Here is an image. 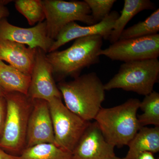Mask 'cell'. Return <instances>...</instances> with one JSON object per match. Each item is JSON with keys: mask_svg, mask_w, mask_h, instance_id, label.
Wrapping results in <instances>:
<instances>
[{"mask_svg": "<svg viewBox=\"0 0 159 159\" xmlns=\"http://www.w3.org/2000/svg\"><path fill=\"white\" fill-rule=\"evenodd\" d=\"M66 106L81 119L90 122L102 108L105 99L104 84L95 72L84 74L57 85Z\"/></svg>", "mask_w": 159, "mask_h": 159, "instance_id": "cell-1", "label": "cell"}, {"mask_svg": "<svg viewBox=\"0 0 159 159\" xmlns=\"http://www.w3.org/2000/svg\"><path fill=\"white\" fill-rule=\"evenodd\" d=\"M102 40L100 35L80 38L68 48L47 54L53 75L60 81L67 77L74 78L80 76L84 69L99 63Z\"/></svg>", "mask_w": 159, "mask_h": 159, "instance_id": "cell-2", "label": "cell"}, {"mask_svg": "<svg viewBox=\"0 0 159 159\" xmlns=\"http://www.w3.org/2000/svg\"><path fill=\"white\" fill-rule=\"evenodd\" d=\"M141 101L130 98L110 108H101L94 120L106 141L115 147L128 145L140 129L137 112Z\"/></svg>", "mask_w": 159, "mask_h": 159, "instance_id": "cell-3", "label": "cell"}, {"mask_svg": "<svg viewBox=\"0 0 159 159\" xmlns=\"http://www.w3.org/2000/svg\"><path fill=\"white\" fill-rule=\"evenodd\" d=\"M7 102L6 121L0 138V148L7 153L19 156L26 148L28 122L33 100L17 92L5 93Z\"/></svg>", "mask_w": 159, "mask_h": 159, "instance_id": "cell-4", "label": "cell"}, {"mask_svg": "<svg viewBox=\"0 0 159 159\" xmlns=\"http://www.w3.org/2000/svg\"><path fill=\"white\" fill-rule=\"evenodd\" d=\"M159 76L158 58L124 62L118 73L104 84V89H122L145 96L154 91Z\"/></svg>", "mask_w": 159, "mask_h": 159, "instance_id": "cell-5", "label": "cell"}, {"mask_svg": "<svg viewBox=\"0 0 159 159\" xmlns=\"http://www.w3.org/2000/svg\"><path fill=\"white\" fill-rule=\"evenodd\" d=\"M48 102L54 129V144L72 153L90 122L70 111L61 98L54 97Z\"/></svg>", "mask_w": 159, "mask_h": 159, "instance_id": "cell-6", "label": "cell"}, {"mask_svg": "<svg viewBox=\"0 0 159 159\" xmlns=\"http://www.w3.org/2000/svg\"><path fill=\"white\" fill-rule=\"evenodd\" d=\"M42 3L48 36L54 41L60 31L73 22L78 21L89 26L96 24L84 1L43 0Z\"/></svg>", "mask_w": 159, "mask_h": 159, "instance_id": "cell-7", "label": "cell"}, {"mask_svg": "<svg viewBox=\"0 0 159 159\" xmlns=\"http://www.w3.org/2000/svg\"><path fill=\"white\" fill-rule=\"evenodd\" d=\"M99 54L124 62L158 58L159 34L118 40L107 48L102 49Z\"/></svg>", "mask_w": 159, "mask_h": 159, "instance_id": "cell-8", "label": "cell"}, {"mask_svg": "<svg viewBox=\"0 0 159 159\" xmlns=\"http://www.w3.org/2000/svg\"><path fill=\"white\" fill-rule=\"evenodd\" d=\"M31 77L28 96L32 100L48 101L54 97H62L54 81L52 66L47 59V54L41 49H36Z\"/></svg>", "mask_w": 159, "mask_h": 159, "instance_id": "cell-9", "label": "cell"}, {"mask_svg": "<svg viewBox=\"0 0 159 159\" xmlns=\"http://www.w3.org/2000/svg\"><path fill=\"white\" fill-rule=\"evenodd\" d=\"M0 40H8L31 48H39L46 54L49 53L54 41L48 36L45 21L26 29L11 25L7 18L0 21Z\"/></svg>", "mask_w": 159, "mask_h": 159, "instance_id": "cell-10", "label": "cell"}, {"mask_svg": "<svg viewBox=\"0 0 159 159\" xmlns=\"http://www.w3.org/2000/svg\"><path fill=\"white\" fill-rule=\"evenodd\" d=\"M54 142L48 102L43 99H34L28 122L25 148L44 143H54Z\"/></svg>", "mask_w": 159, "mask_h": 159, "instance_id": "cell-11", "label": "cell"}, {"mask_svg": "<svg viewBox=\"0 0 159 159\" xmlns=\"http://www.w3.org/2000/svg\"><path fill=\"white\" fill-rule=\"evenodd\" d=\"M115 148L106 141L95 121L90 122L72 154L73 159H113Z\"/></svg>", "mask_w": 159, "mask_h": 159, "instance_id": "cell-12", "label": "cell"}, {"mask_svg": "<svg viewBox=\"0 0 159 159\" xmlns=\"http://www.w3.org/2000/svg\"><path fill=\"white\" fill-rule=\"evenodd\" d=\"M119 16L118 11H111L109 15L100 22L88 26H80L75 22L70 23L59 32L49 53L57 51L69 42L80 38L100 35L103 39L109 40L114 24Z\"/></svg>", "mask_w": 159, "mask_h": 159, "instance_id": "cell-13", "label": "cell"}, {"mask_svg": "<svg viewBox=\"0 0 159 159\" xmlns=\"http://www.w3.org/2000/svg\"><path fill=\"white\" fill-rule=\"evenodd\" d=\"M36 49L8 40H0V60L8 62L22 73L31 76Z\"/></svg>", "mask_w": 159, "mask_h": 159, "instance_id": "cell-14", "label": "cell"}, {"mask_svg": "<svg viewBox=\"0 0 159 159\" xmlns=\"http://www.w3.org/2000/svg\"><path fill=\"white\" fill-rule=\"evenodd\" d=\"M129 150L125 159H134L145 152L152 153L159 151V126L142 127L128 145Z\"/></svg>", "mask_w": 159, "mask_h": 159, "instance_id": "cell-15", "label": "cell"}, {"mask_svg": "<svg viewBox=\"0 0 159 159\" xmlns=\"http://www.w3.org/2000/svg\"><path fill=\"white\" fill-rule=\"evenodd\" d=\"M31 76L0 60V87L5 93L17 92L28 95Z\"/></svg>", "mask_w": 159, "mask_h": 159, "instance_id": "cell-16", "label": "cell"}, {"mask_svg": "<svg viewBox=\"0 0 159 159\" xmlns=\"http://www.w3.org/2000/svg\"><path fill=\"white\" fill-rule=\"evenodd\" d=\"M155 8L154 4L149 0H125L121 15L115 22L109 39L111 43L119 39L125 26L136 15L144 10H152Z\"/></svg>", "mask_w": 159, "mask_h": 159, "instance_id": "cell-17", "label": "cell"}, {"mask_svg": "<svg viewBox=\"0 0 159 159\" xmlns=\"http://www.w3.org/2000/svg\"><path fill=\"white\" fill-rule=\"evenodd\" d=\"M18 159H73L72 153L54 143H44L25 148Z\"/></svg>", "mask_w": 159, "mask_h": 159, "instance_id": "cell-18", "label": "cell"}, {"mask_svg": "<svg viewBox=\"0 0 159 159\" xmlns=\"http://www.w3.org/2000/svg\"><path fill=\"white\" fill-rule=\"evenodd\" d=\"M159 31V9H158L145 20L124 29L119 39L145 37L158 34Z\"/></svg>", "mask_w": 159, "mask_h": 159, "instance_id": "cell-19", "label": "cell"}, {"mask_svg": "<svg viewBox=\"0 0 159 159\" xmlns=\"http://www.w3.org/2000/svg\"><path fill=\"white\" fill-rule=\"evenodd\" d=\"M139 108L143 113L138 116L141 127L152 125L159 126V93L153 91L140 102Z\"/></svg>", "mask_w": 159, "mask_h": 159, "instance_id": "cell-20", "label": "cell"}, {"mask_svg": "<svg viewBox=\"0 0 159 159\" xmlns=\"http://www.w3.org/2000/svg\"><path fill=\"white\" fill-rule=\"evenodd\" d=\"M14 2L16 9L26 18L30 25L42 22L45 19L41 0H16Z\"/></svg>", "mask_w": 159, "mask_h": 159, "instance_id": "cell-21", "label": "cell"}, {"mask_svg": "<svg viewBox=\"0 0 159 159\" xmlns=\"http://www.w3.org/2000/svg\"><path fill=\"white\" fill-rule=\"evenodd\" d=\"M91 11L95 24L100 22L111 12L116 0H84Z\"/></svg>", "mask_w": 159, "mask_h": 159, "instance_id": "cell-22", "label": "cell"}, {"mask_svg": "<svg viewBox=\"0 0 159 159\" xmlns=\"http://www.w3.org/2000/svg\"><path fill=\"white\" fill-rule=\"evenodd\" d=\"M7 112V102L5 96L0 95V138L2 133Z\"/></svg>", "mask_w": 159, "mask_h": 159, "instance_id": "cell-23", "label": "cell"}, {"mask_svg": "<svg viewBox=\"0 0 159 159\" xmlns=\"http://www.w3.org/2000/svg\"><path fill=\"white\" fill-rule=\"evenodd\" d=\"M11 2L12 1L0 0V21L2 19L6 18L9 16V11L6 5Z\"/></svg>", "mask_w": 159, "mask_h": 159, "instance_id": "cell-24", "label": "cell"}, {"mask_svg": "<svg viewBox=\"0 0 159 159\" xmlns=\"http://www.w3.org/2000/svg\"><path fill=\"white\" fill-rule=\"evenodd\" d=\"M134 159H159L155 158L153 153L148 152H142L139 154Z\"/></svg>", "mask_w": 159, "mask_h": 159, "instance_id": "cell-25", "label": "cell"}, {"mask_svg": "<svg viewBox=\"0 0 159 159\" xmlns=\"http://www.w3.org/2000/svg\"><path fill=\"white\" fill-rule=\"evenodd\" d=\"M0 159H18L17 156L11 155L0 148Z\"/></svg>", "mask_w": 159, "mask_h": 159, "instance_id": "cell-26", "label": "cell"}, {"mask_svg": "<svg viewBox=\"0 0 159 159\" xmlns=\"http://www.w3.org/2000/svg\"><path fill=\"white\" fill-rule=\"evenodd\" d=\"M0 95H2V96H5V92L0 87Z\"/></svg>", "mask_w": 159, "mask_h": 159, "instance_id": "cell-27", "label": "cell"}, {"mask_svg": "<svg viewBox=\"0 0 159 159\" xmlns=\"http://www.w3.org/2000/svg\"><path fill=\"white\" fill-rule=\"evenodd\" d=\"M113 159H125V157H124V158L119 157H116V156L114 157V158Z\"/></svg>", "mask_w": 159, "mask_h": 159, "instance_id": "cell-28", "label": "cell"}]
</instances>
